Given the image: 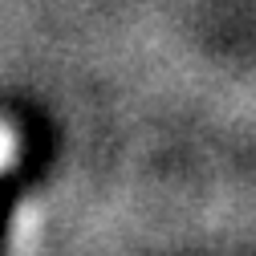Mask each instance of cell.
Segmentation results:
<instances>
[{
	"mask_svg": "<svg viewBox=\"0 0 256 256\" xmlns=\"http://www.w3.org/2000/svg\"><path fill=\"white\" fill-rule=\"evenodd\" d=\"M8 150H12V142H8V134H0V163L8 158Z\"/></svg>",
	"mask_w": 256,
	"mask_h": 256,
	"instance_id": "6da1fadb",
	"label": "cell"
}]
</instances>
